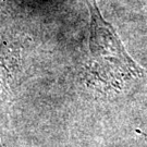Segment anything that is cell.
Segmentation results:
<instances>
[{"label":"cell","mask_w":147,"mask_h":147,"mask_svg":"<svg viewBox=\"0 0 147 147\" xmlns=\"http://www.w3.org/2000/svg\"><path fill=\"white\" fill-rule=\"evenodd\" d=\"M24 48L14 40L0 45V112L16 99V94L26 79Z\"/></svg>","instance_id":"obj_2"},{"label":"cell","mask_w":147,"mask_h":147,"mask_svg":"<svg viewBox=\"0 0 147 147\" xmlns=\"http://www.w3.org/2000/svg\"><path fill=\"white\" fill-rule=\"evenodd\" d=\"M85 1L89 12V75L104 89H124L147 71L126 51L115 27L104 19L96 0Z\"/></svg>","instance_id":"obj_1"},{"label":"cell","mask_w":147,"mask_h":147,"mask_svg":"<svg viewBox=\"0 0 147 147\" xmlns=\"http://www.w3.org/2000/svg\"><path fill=\"white\" fill-rule=\"evenodd\" d=\"M136 132H137V133H140V134H142V135H144V136L147 137V134H146V133H144V132L141 131V130H136Z\"/></svg>","instance_id":"obj_4"},{"label":"cell","mask_w":147,"mask_h":147,"mask_svg":"<svg viewBox=\"0 0 147 147\" xmlns=\"http://www.w3.org/2000/svg\"><path fill=\"white\" fill-rule=\"evenodd\" d=\"M11 12L10 5L8 0H0V21L5 20Z\"/></svg>","instance_id":"obj_3"}]
</instances>
